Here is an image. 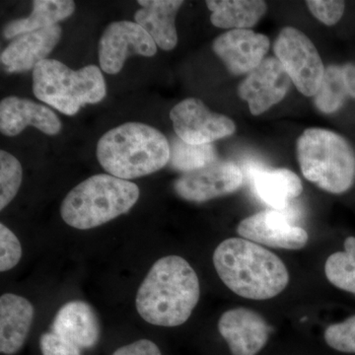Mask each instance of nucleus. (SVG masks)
<instances>
[{"instance_id":"f257e3e1","label":"nucleus","mask_w":355,"mask_h":355,"mask_svg":"<svg viewBox=\"0 0 355 355\" xmlns=\"http://www.w3.org/2000/svg\"><path fill=\"white\" fill-rule=\"evenodd\" d=\"M200 297L197 272L179 256L159 259L137 291L139 316L154 326H181L190 319Z\"/></svg>"},{"instance_id":"f03ea898","label":"nucleus","mask_w":355,"mask_h":355,"mask_svg":"<svg viewBox=\"0 0 355 355\" xmlns=\"http://www.w3.org/2000/svg\"><path fill=\"white\" fill-rule=\"evenodd\" d=\"M214 265L223 284L237 295L266 300L279 295L289 273L277 254L244 238H230L217 246Z\"/></svg>"},{"instance_id":"7ed1b4c3","label":"nucleus","mask_w":355,"mask_h":355,"mask_svg":"<svg viewBox=\"0 0 355 355\" xmlns=\"http://www.w3.org/2000/svg\"><path fill=\"white\" fill-rule=\"evenodd\" d=\"M97 158L109 175L128 181L165 167L170 160V144L157 128L127 123L103 135L97 144Z\"/></svg>"},{"instance_id":"20e7f679","label":"nucleus","mask_w":355,"mask_h":355,"mask_svg":"<svg viewBox=\"0 0 355 355\" xmlns=\"http://www.w3.org/2000/svg\"><path fill=\"white\" fill-rule=\"evenodd\" d=\"M137 184L108 174L84 180L67 193L60 216L67 225L88 230L128 214L139 200Z\"/></svg>"},{"instance_id":"39448f33","label":"nucleus","mask_w":355,"mask_h":355,"mask_svg":"<svg viewBox=\"0 0 355 355\" xmlns=\"http://www.w3.org/2000/svg\"><path fill=\"white\" fill-rule=\"evenodd\" d=\"M303 176L328 193L340 195L355 183V150L345 137L324 128H307L296 144Z\"/></svg>"},{"instance_id":"423d86ee","label":"nucleus","mask_w":355,"mask_h":355,"mask_svg":"<svg viewBox=\"0 0 355 355\" xmlns=\"http://www.w3.org/2000/svg\"><path fill=\"white\" fill-rule=\"evenodd\" d=\"M33 90L42 102L67 116L78 113L85 104L101 102L107 93L99 67L73 70L55 60H44L33 69Z\"/></svg>"},{"instance_id":"0eeeda50","label":"nucleus","mask_w":355,"mask_h":355,"mask_svg":"<svg viewBox=\"0 0 355 355\" xmlns=\"http://www.w3.org/2000/svg\"><path fill=\"white\" fill-rule=\"evenodd\" d=\"M273 51L299 92L314 97L326 67L312 41L300 30L286 27L275 40Z\"/></svg>"},{"instance_id":"6e6552de","label":"nucleus","mask_w":355,"mask_h":355,"mask_svg":"<svg viewBox=\"0 0 355 355\" xmlns=\"http://www.w3.org/2000/svg\"><path fill=\"white\" fill-rule=\"evenodd\" d=\"M175 132L189 144H210L235 132L234 121L224 114L214 113L197 98H188L170 112Z\"/></svg>"},{"instance_id":"1a4fd4ad","label":"nucleus","mask_w":355,"mask_h":355,"mask_svg":"<svg viewBox=\"0 0 355 355\" xmlns=\"http://www.w3.org/2000/svg\"><path fill=\"white\" fill-rule=\"evenodd\" d=\"M157 44L137 22L116 21L105 29L98 46L100 67L108 74H116L132 55L153 57Z\"/></svg>"},{"instance_id":"9d476101","label":"nucleus","mask_w":355,"mask_h":355,"mask_svg":"<svg viewBox=\"0 0 355 355\" xmlns=\"http://www.w3.org/2000/svg\"><path fill=\"white\" fill-rule=\"evenodd\" d=\"M244 176L241 168L230 161H214L210 164L184 173L174 183L180 198L188 202H205L230 195L241 188Z\"/></svg>"},{"instance_id":"9b49d317","label":"nucleus","mask_w":355,"mask_h":355,"mask_svg":"<svg viewBox=\"0 0 355 355\" xmlns=\"http://www.w3.org/2000/svg\"><path fill=\"white\" fill-rule=\"evenodd\" d=\"M238 234L259 245L279 249L300 250L307 245L304 229L294 225L282 210H263L240 222Z\"/></svg>"},{"instance_id":"f8f14e48","label":"nucleus","mask_w":355,"mask_h":355,"mask_svg":"<svg viewBox=\"0 0 355 355\" xmlns=\"http://www.w3.org/2000/svg\"><path fill=\"white\" fill-rule=\"evenodd\" d=\"M291 83L279 60L266 58L240 83L238 94L248 103L252 114L259 116L282 101Z\"/></svg>"},{"instance_id":"ddd939ff","label":"nucleus","mask_w":355,"mask_h":355,"mask_svg":"<svg viewBox=\"0 0 355 355\" xmlns=\"http://www.w3.org/2000/svg\"><path fill=\"white\" fill-rule=\"evenodd\" d=\"M270 44L266 35L250 29H238L217 37L212 49L231 73L241 76L249 74L263 62Z\"/></svg>"},{"instance_id":"4468645a","label":"nucleus","mask_w":355,"mask_h":355,"mask_svg":"<svg viewBox=\"0 0 355 355\" xmlns=\"http://www.w3.org/2000/svg\"><path fill=\"white\" fill-rule=\"evenodd\" d=\"M218 331L232 355H256L268 343L270 328L259 313L239 307L226 311L218 321Z\"/></svg>"},{"instance_id":"2eb2a0df","label":"nucleus","mask_w":355,"mask_h":355,"mask_svg":"<svg viewBox=\"0 0 355 355\" xmlns=\"http://www.w3.org/2000/svg\"><path fill=\"white\" fill-rule=\"evenodd\" d=\"M28 125L48 135L62 130V123L48 107L25 98L6 97L0 103V130L6 137H16Z\"/></svg>"},{"instance_id":"dca6fc26","label":"nucleus","mask_w":355,"mask_h":355,"mask_svg":"<svg viewBox=\"0 0 355 355\" xmlns=\"http://www.w3.org/2000/svg\"><path fill=\"white\" fill-rule=\"evenodd\" d=\"M60 25L26 33L8 44L0 55L7 72H24L34 69L55 48L62 38Z\"/></svg>"},{"instance_id":"f3484780","label":"nucleus","mask_w":355,"mask_h":355,"mask_svg":"<svg viewBox=\"0 0 355 355\" xmlns=\"http://www.w3.org/2000/svg\"><path fill=\"white\" fill-rule=\"evenodd\" d=\"M34 306L27 299L6 293L0 297V352L14 355L25 345L33 320Z\"/></svg>"},{"instance_id":"a211bd4d","label":"nucleus","mask_w":355,"mask_h":355,"mask_svg":"<svg viewBox=\"0 0 355 355\" xmlns=\"http://www.w3.org/2000/svg\"><path fill=\"white\" fill-rule=\"evenodd\" d=\"M51 331L64 336L79 349H91L100 338L97 315L88 303L81 300L65 303L53 318Z\"/></svg>"},{"instance_id":"6ab92c4d","label":"nucleus","mask_w":355,"mask_h":355,"mask_svg":"<svg viewBox=\"0 0 355 355\" xmlns=\"http://www.w3.org/2000/svg\"><path fill=\"white\" fill-rule=\"evenodd\" d=\"M139 4L141 8L135 13V22L150 35L159 48L172 51L178 43L175 18L184 1L139 0Z\"/></svg>"},{"instance_id":"aec40b11","label":"nucleus","mask_w":355,"mask_h":355,"mask_svg":"<svg viewBox=\"0 0 355 355\" xmlns=\"http://www.w3.org/2000/svg\"><path fill=\"white\" fill-rule=\"evenodd\" d=\"M251 176L254 193L273 209L284 211L302 193L300 178L286 168H256L252 170Z\"/></svg>"},{"instance_id":"412c9836","label":"nucleus","mask_w":355,"mask_h":355,"mask_svg":"<svg viewBox=\"0 0 355 355\" xmlns=\"http://www.w3.org/2000/svg\"><path fill=\"white\" fill-rule=\"evenodd\" d=\"M210 21L222 29H249L266 12V3L261 0H210Z\"/></svg>"},{"instance_id":"4be33fe9","label":"nucleus","mask_w":355,"mask_h":355,"mask_svg":"<svg viewBox=\"0 0 355 355\" xmlns=\"http://www.w3.org/2000/svg\"><path fill=\"white\" fill-rule=\"evenodd\" d=\"M76 10L71 0H36L33 1V11L27 18L11 21L4 28L6 39L17 38L26 33L37 31L58 25L69 18Z\"/></svg>"},{"instance_id":"5701e85b","label":"nucleus","mask_w":355,"mask_h":355,"mask_svg":"<svg viewBox=\"0 0 355 355\" xmlns=\"http://www.w3.org/2000/svg\"><path fill=\"white\" fill-rule=\"evenodd\" d=\"M216 160V149L211 144L196 146L176 137L170 144L169 164L177 171H195Z\"/></svg>"},{"instance_id":"b1692460","label":"nucleus","mask_w":355,"mask_h":355,"mask_svg":"<svg viewBox=\"0 0 355 355\" xmlns=\"http://www.w3.org/2000/svg\"><path fill=\"white\" fill-rule=\"evenodd\" d=\"M347 84L340 65H329L324 69L319 90L314 96L315 105L324 114L338 111L349 97Z\"/></svg>"},{"instance_id":"393cba45","label":"nucleus","mask_w":355,"mask_h":355,"mask_svg":"<svg viewBox=\"0 0 355 355\" xmlns=\"http://www.w3.org/2000/svg\"><path fill=\"white\" fill-rule=\"evenodd\" d=\"M345 251L329 257L324 265L327 279L334 286L355 294V237L345 239Z\"/></svg>"},{"instance_id":"a878e982","label":"nucleus","mask_w":355,"mask_h":355,"mask_svg":"<svg viewBox=\"0 0 355 355\" xmlns=\"http://www.w3.org/2000/svg\"><path fill=\"white\" fill-rule=\"evenodd\" d=\"M22 174L18 159L6 151H0V209H6L17 195Z\"/></svg>"},{"instance_id":"bb28decb","label":"nucleus","mask_w":355,"mask_h":355,"mask_svg":"<svg viewBox=\"0 0 355 355\" xmlns=\"http://www.w3.org/2000/svg\"><path fill=\"white\" fill-rule=\"evenodd\" d=\"M324 340L331 349L355 354V315L340 323L331 324L324 331Z\"/></svg>"},{"instance_id":"cd10ccee","label":"nucleus","mask_w":355,"mask_h":355,"mask_svg":"<svg viewBox=\"0 0 355 355\" xmlns=\"http://www.w3.org/2000/svg\"><path fill=\"white\" fill-rule=\"evenodd\" d=\"M22 247L18 238L3 223L0 224V272H8L18 265Z\"/></svg>"},{"instance_id":"c85d7f7f","label":"nucleus","mask_w":355,"mask_h":355,"mask_svg":"<svg viewBox=\"0 0 355 355\" xmlns=\"http://www.w3.org/2000/svg\"><path fill=\"white\" fill-rule=\"evenodd\" d=\"M311 13L327 26H334L342 19L345 3L336 0H308L306 1Z\"/></svg>"},{"instance_id":"c756f323","label":"nucleus","mask_w":355,"mask_h":355,"mask_svg":"<svg viewBox=\"0 0 355 355\" xmlns=\"http://www.w3.org/2000/svg\"><path fill=\"white\" fill-rule=\"evenodd\" d=\"M40 347L43 355H81V349L53 331L42 335Z\"/></svg>"},{"instance_id":"7c9ffc66","label":"nucleus","mask_w":355,"mask_h":355,"mask_svg":"<svg viewBox=\"0 0 355 355\" xmlns=\"http://www.w3.org/2000/svg\"><path fill=\"white\" fill-rule=\"evenodd\" d=\"M112 355H162L156 343L151 340H142L123 345Z\"/></svg>"},{"instance_id":"2f4dec72","label":"nucleus","mask_w":355,"mask_h":355,"mask_svg":"<svg viewBox=\"0 0 355 355\" xmlns=\"http://www.w3.org/2000/svg\"><path fill=\"white\" fill-rule=\"evenodd\" d=\"M342 67L349 97L355 99V64L349 62L342 65Z\"/></svg>"}]
</instances>
